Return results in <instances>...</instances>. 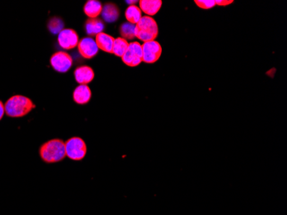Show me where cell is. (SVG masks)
I'll list each match as a JSON object with an SVG mask.
<instances>
[{
  "label": "cell",
  "mask_w": 287,
  "mask_h": 215,
  "mask_svg": "<svg viewBox=\"0 0 287 215\" xmlns=\"http://www.w3.org/2000/svg\"><path fill=\"white\" fill-rule=\"evenodd\" d=\"M41 160L46 164H55L66 157L65 142L60 139H52L43 143L39 149Z\"/></svg>",
  "instance_id": "1"
},
{
  "label": "cell",
  "mask_w": 287,
  "mask_h": 215,
  "mask_svg": "<svg viewBox=\"0 0 287 215\" xmlns=\"http://www.w3.org/2000/svg\"><path fill=\"white\" fill-rule=\"evenodd\" d=\"M35 108L36 104L32 100L22 95L13 96L4 103L5 114L12 118L25 117Z\"/></svg>",
  "instance_id": "2"
},
{
  "label": "cell",
  "mask_w": 287,
  "mask_h": 215,
  "mask_svg": "<svg viewBox=\"0 0 287 215\" xmlns=\"http://www.w3.org/2000/svg\"><path fill=\"white\" fill-rule=\"evenodd\" d=\"M158 36V26L152 17L144 16L135 27V37L143 42L155 40Z\"/></svg>",
  "instance_id": "3"
},
{
  "label": "cell",
  "mask_w": 287,
  "mask_h": 215,
  "mask_svg": "<svg viewBox=\"0 0 287 215\" xmlns=\"http://www.w3.org/2000/svg\"><path fill=\"white\" fill-rule=\"evenodd\" d=\"M66 157L71 160L81 161L87 154V146L80 137H72L65 142Z\"/></svg>",
  "instance_id": "4"
},
{
  "label": "cell",
  "mask_w": 287,
  "mask_h": 215,
  "mask_svg": "<svg viewBox=\"0 0 287 215\" xmlns=\"http://www.w3.org/2000/svg\"><path fill=\"white\" fill-rule=\"evenodd\" d=\"M121 59L127 66L135 67L139 66L143 61L141 44L138 41H133L129 43L127 51L121 57Z\"/></svg>",
  "instance_id": "5"
},
{
  "label": "cell",
  "mask_w": 287,
  "mask_h": 215,
  "mask_svg": "<svg viewBox=\"0 0 287 215\" xmlns=\"http://www.w3.org/2000/svg\"><path fill=\"white\" fill-rule=\"evenodd\" d=\"M50 64L56 72L59 73H66L73 66V58L66 52H57L52 55Z\"/></svg>",
  "instance_id": "6"
},
{
  "label": "cell",
  "mask_w": 287,
  "mask_h": 215,
  "mask_svg": "<svg viewBox=\"0 0 287 215\" xmlns=\"http://www.w3.org/2000/svg\"><path fill=\"white\" fill-rule=\"evenodd\" d=\"M162 47L156 40H152L142 44L143 61L146 64H153L156 62L162 55Z\"/></svg>",
  "instance_id": "7"
},
{
  "label": "cell",
  "mask_w": 287,
  "mask_h": 215,
  "mask_svg": "<svg viewBox=\"0 0 287 215\" xmlns=\"http://www.w3.org/2000/svg\"><path fill=\"white\" fill-rule=\"evenodd\" d=\"M58 42L65 50H71L77 47L79 42L78 35L73 29H64L58 34Z\"/></svg>",
  "instance_id": "8"
},
{
  "label": "cell",
  "mask_w": 287,
  "mask_h": 215,
  "mask_svg": "<svg viewBox=\"0 0 287 215\" xmlns=\"http://www.w3.org/2000/svg\"><path fill=\"white\" fill-rule=\"evenodd\" d=\"M77 50L83 58L91 59L98 54L99 48L93 38L84 37L77 44Z\"/></svg>",
  "instance_id": "9"
},
{
  "label": "cell",
  "mask_w": 287,
  "mask_h": 215,
  "mask_svg": "<svg viewBox=\"0 0 287 215\" xmlns=\"http://www.w3.org/2000/svg\"><path fill=\"white\" fill-rule=\"evenodd\" d=\"M74 77L77 83L79 84L87 85L94 79L95 73L93 69L87 66H78L74 71Z\"/></svg>",
  "instance_id": "10"
},
{
  "label": "cell",
  "mask_w": 287,
  "mask_h": 215,
  "mask_svg": "<svg viewBox=\"0 0 287 215\" xmlns=\"http://www.w3.org/2000/svg\"><path fill=\"white\" fill-rule=\"evenodd\" d=\"M91 90L88 85L79 84L73 91V100L79 105L86 104L91 101Z\"/></svg>",
  "instance_id": "11"
},
{
  "label": "cell",
  "mask_w": 287,
  "mask_h": 215,
  "mask_svg": "<svg viewBox=\"0 0 287 215\" xmlns=\"http://www.w3.org/2000/svg\"><path fill=\"white\" fill-rule=\"evenodd\" d=\"M138 3L142 12L152 18L159 11L163 4L161 0H140Z\"/></svg>",
  "instance_id": "12"
},
{
  "label": "cell",
  "mask_w": 287,
  "mask_h": 215,
  "mask_svg": "<svg viewBox=\"0 0 287 215\" xmlns=\"http://www.w3.org/2000/svg\"><path fill=\"white\" fill-rule=\"evenodd\" d=\"M85 31L89 37H96L98 34L102 33L105 29V25L102 19H88L85 22Z\"/></svg>",
  "instance_id": "13"
},
{
  "label": "cell",
  "mask_w": 287,
  "mask_h": 215,
  "mask_svg": "<svg viewBox=\"0 0 287 215\" xmlns=\"http://www.w3.org/2000/svg\"><path fill=\"white\" fill-rule=\"evenodd\" d=\"M102 16L105 22L112 23L119 19L120 9L116 4L107 3L102 6Z\"/></svg>",
  "instance_id": "14"
},
{
  "label": "cell",
  "mask_w": 287,
  "mask_h": 215,
  "mask_svg": "<svg viewBox=\"0 0 287 215\" xmlns=\"http://www.w3.org/2000/svg\"><path fill=\"white\" fill-rule=\"evenodd\" d=\"M96 43L99 49L102 51L112 54V49H113L114 41L115 38L112 36H109L108 34L100 33L96 37Z\"/></svg>",
  "instance_id": "15"
},
{
  "label": "cell",
  "mask_w": 287,
  "mask_h": 215,
  "mask_svg": "<svg viewBox=\"0 0 287 215\" xmlns=\"http://www.w3.org/2000/svg\"><path fill=\"white\" fill-rule=\"evenodd\" d=\"M102 4L98 0H89L84 4V14L89 19H97V17L102 14Z\"/></svg>",
  "instance_id": "16"
},
{
  "label": "cell",
  "mask_w": 287,
  "mask_h": 215,
  "mask_svg": "<svg viewBox=\"0 0 287 215\" xmlns=\"http://www.w3.org/2000/svg\"><path fill=\"white\" fill-rule=\"evenodd\" d=\"M125 16H126L127 22L135 24V25L139 22V20L143 17L141 10L135 4L130 5L129 7L127 8L126 12H125Z\"/></svg>",
  "instance_id": "17"
},
{
  "label": "cell",
  "mask_w": 287,
  "mask_h": 215,
  "mask_svg": "<svg viewBox=\"0 0 287 215\" xmlns=\"http://www.w3.org/2000/svg\"><path fill=\"white\" fill-rule=\"evenodd\" d=\"M128 46H129V42L127 40H125L121 37H118L116 39H115L114 41L112 54L116 55L117 57L121 58L127 51Z\"/></svg>",
  "instance_id": "18"
},
{
  "label": "cell",
  "mask_w": 287,
  "mask_h": 215,
  "mask_svg": "<svg viewBox=\"0 0 287 215\" xmlns=\"http://www.w3.org/2000/svg\"><path fill=\"white\" fill-rule=\"evenodd\" d=\"M135 24L130 22H124L120 27V33L121 38L125 40H134L135 37Z\"/></svg>",
  "instance_id": "19"
},
{
  "label": "cell",
  "mask_w": 287,
  "mask_h": 215,
  "mask_svg": "<svg viewBox=\"0 0 287 215\" xmlns=\"http://www.w3.org/2000/svg\"><path fill=\"white\" fill-rule=\"evenodd\" d=\"M64 27H65L64 21L57 17L50 19L47 23V28L49 29V31L55 35L60 33L64 29Z\"/></svg>",
  "instance_id": "20"
},
{
  "label": "cell",
  "mask_w": 287,
  "mask_h": 215,
  "mask_svg": "<svg viewBox=\"0 0 287 215\" xmlns=\"http://www.w3.org/2000/svg\"><path fill=\"white\" fill-rule=\"evenodd\" d=\"M194 3L196 4L198 7L201 8L203 10H209L216 5L214 0H195Z\"/></svg>",
  "instance_id": "21"
},
{
  "label": "cell",
  "mask_w": 287,
  "mask_h": 215,
  "mask_svg": "<svg viewBox=\"0 0 287 215\" xmlns=\"http://www.w3.org/2000/svg\"><path fill=\"white\" fill-rule=\"evenodd\" d=\"M232 0H216L215 1V4H218V5H221V6H226V5H229V4H232Z\"/></svg>",
  "instance_id": "22"
},
{
  "label": "cell",
  "mask_w": 287,
  "mask_h": 215,
  "mask_svg": "<svg viewBox=\"0 0 287 215\" xmlns=\"http://www.w3.org/2000/svg\"><path fill=\"white\" fill-rule=\"evenodd\" d=\"M4 114H5V110H4V104L3 102L0 101V120L3 119Z\"/></svg>",
  "instance_id": "23"
},
{
  "label": "cell",
  "mask_w": 287,
  "mask_h": 215,
  "mask_svg": "<svg viewBox=\"0 0 287 215\" xmlns=\"http://www.w3.org/2000/svg\"><path fill=\"white\" fill-rule=\"evenodd\" d=\"M127 3L130 5H134L135 3H137V1H127Z\"/></svg>",
  "instance_id": "24"
}]
</instances>
